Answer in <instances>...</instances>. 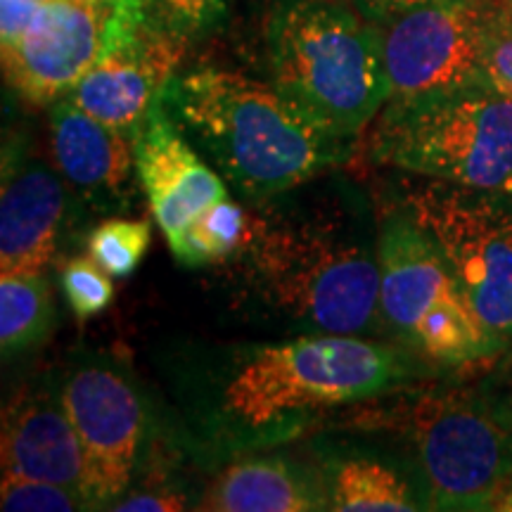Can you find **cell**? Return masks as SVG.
I'll use <instances>...</instances> for the list:
<instances>
[{"label":"cell","instance_id":"1","mask_svg":"<svg viewBox=\"0 0 512 512\" xmlns=\"http://www.w3.org/2000/svg\"><path fill=\"white\" fill-rule=\"evenodd\" d=\"M171 434L207 465L299 439L342 406L375 401L430 375L399 342L287 335L261 342H188L159 363Z\"/></svg>","mask_w":512,"mask_h":512},{"label":"cell","instance_id":"2","mask_svg":"<svg viewBox=\"0 0 512 512\" xmlns=\"http://www.w3.org/2000/svg\"><path fill=\"white\" fill-rule=\"evenodd\" d=\"M380 219L337 171L247 204L245 238L223 261L235 309L290 335L382 337Z\"/></svg>","mask_w":512,"mask_h":512},{"label":"cell","instance_id":"3","mask_svg":"<svg viewBox=\"0 0 512 512\" xmlns=\"http://www.w3.org/2000/svg\"><path fill=\"white\" fill-rule=\"evenodd\" d=\"M159 105L245 204L337 171L358 140L339 136L273 81L228 69L176 72Z\"/></svg>","mask_w":512,"mask_h":512},{"label":"cell","instance_id":"4","mask_svg":"<svg viewBox=\"0 0 512 512\" xmlns=\"http://www.w3.org/2000/svg\"><path fill=\"white\" fill-rule=\"evenodd\" d=\"M268 67L280 91L347 138L361 136L392 95L382 27L337 0H280Z\"/></svg>","mask_w":512,"mask_h":512},{"label":"cell","instance_id":"5","mask_svg":"<svg viewBox=\"0 0 512 512\" xmlns=\"http://www.w3.org/2000/svg\"><path fill=\"white\" fill-rule=\"evenodd\" d=\"M370 159L415 178L512 192V100L486 81L387 100Z\"/></svg>","mask_w":512,"mask_h":512},{"label":"cell","instance_id":"6","mask_svg":"<svg viewBox=\"0 0 512 512\" xmlns=\"http://www.w3.org/2000/svg\"><path fill=\"white\" fill-rule=\"evenodd\" d=\"M380 316L394 342L437 366H470L505 347L479 323L444 252L394 202L380 216Z\"/></svg>","mask_w":512,"mask_h":512},{"label":"cell","instance_id":"7","mask_svg":"<svg viewBox=\"0 0 512 512\" xmlns=\"http://www.w3.org/2000/svg\"><path fill=\"white\" fill-rule=\"evenodd\" d=\"M394 202L437 242L479 323L508 349L512 344V192L418 178L401 183Z\"/></svg>","mask_w":512,"mask_h":512},{"label":"cell","instance_id":"8","mask_svg":"<svg viewBox=\"0 0 512 512\" xmlns=\"http://www.w3.org/2000/svg\"><path fill=\"white\" fill-rule=\"evenodd\" d=\"M406 430L430 510H494L512 477L510 408L479 392L427 394Z\"/></svg>","mask_w":512,"mask_h":512},{"label":"cell","instance_id":"9","mask_svg":"<svg viewBox=\"0 0 512 512\" xmlns=\"http://www.w3.org/2000/svg\"><path fill=\"white\" fill-rule=\"evenodd\" d=\"M62 403L83 451L88 510H112L136 479L150 406L124 361L79 351L57 370Z\"/></svg>","mask_w":512,"mask_h":512},{"label":"cell","instance_id":"10","mask_svg":"<svg viewBox=\"0 0 512 512\" xmlns=\"http://www.w3.org/2000/svg\"><path fill=\"white\" fill-rule=\"evenodd\" d=\"M185 43L157 27L140 0H112L100 53L64 98L105 124L138 131L176 74Z\"/></svg>","mask_w":512,"mask_h":512},{"label":"cell","instance_id":"11","mask_svg":"<svg viewBox=\"0 0 512 512\" xmlns=\"http://www.w3.org/2000/svg\"><path fill=\"white\" fill-rule=\"evenodd\" d=\"M491 0H422L382 24L389 100L484 81L482 48Z\"/></svg>","mask_w":512,"mask_h":512},{"label":"cell","instance_id":"12","mask_svg":"<svg viewBox=\"0 0 512 512\" xmlns=\"http://www.w3.org/2000/svg\"><path fill=\"white\" fill-rule=\"evenodd\" d=\"M112 0H46L29 27L3 48L5 79L24 100L53 105L91 69Z\"/></svg>","mask_w":512,"mask_h":512},{"label":"cell","instance_id":"13","mask_svg":"<svg viewBox=\"0 0 512 512\" xmlns=\"http://www.w3.org/2000/svg\"><path fill=\"white\" fill-rule=\"evenodd\" d=\"M136 136L91 117L72 100L53 102L50 147L81 216H119L133 207L140 188Z\"/></svg>","mask_w":512,"mask_h":512},{"label":"cell","instance_id":"14","mask_svg":"<svg viewBox=\"0 0 512 512\" xmlns=\"http://www.w3.org/2000/svg\"><path fill=\"white\" fill-rule=\"evenodd\" d=\"M69 216H81L57 166L5 145L0 190V273H43L55 259Z\"/></svg>","mask_w":512,"mask_h":512},{"label":"cell","instance_id":"15","mask_svg":"<svg viewBox=\"0 0 512 512\" xmlns=\"http://www.w3.org/2000/svg\"><path fill=\"white\" fill-rule=\"evenodd\" d=\"M136 162L140 190L166 240L230 195L228 183L178 131L159 100L138 128Z\"/></svg>","mask_w":512,"mask_h":512},{"label":"cell","instance_id":"16","mask_svg":"<svg viewBox=\"0 0 512 512\" xmlns=\"http://www.w3.org/2000/svg\"><path fill=\"white\" fill-rule=\"evenodd\" d=\"M3 477L41 479L83 491L81 441L62 403L57 373L27 384L3 411Z\"/></svg>","mask_w":512,"mask_h":512},{"label":"cell","instance_id":"17","mask_svg":"<svg viewBox=\"0 0 512 512\" xmlns=\"http://www.w3.org/2000/svg\"><path fill=\"white\" fill-rule=\"evenodd\" d=\"M318 467L335 512L430 510L413 456L366 441H318Z\"/></svg>","mask_w":512,"mask_h":512},{"label":"cell","instance_id":"18","mask_svg":"<svg viewBox=\"0 0 512 512\" xmlns=\"http://www.w3.org/2000/svg\"><path fill=\"white\" fill-rule=\"evenodd\" d=\"M209 512H311L330 510L320 467L287 453H247L216 472L197 498Z\"/></svg>","mask_w":512,"mask_h":512},{"label":"cell","instance_id":"19","mask_svg":"<svg viewBox=\"0 0 512 512\" xmlns=\"http://www.w3.org/2000/svg\"><path fill=\"white\" fill-rule=\"evenodd\" d=\"M53 287L43 273H0V351L3 361L31 354L55 328Z\"/></svg>","mask_w":512,"mask_h":512},{"label":"cell","instance_id":"20","mask_svg":"<svg viewBox=\"0 0 512 512\" xmlns=\"http://www.w3.org/2000/svg\"><path fill=\"white\" fill-rule=\"evenodd\" d=\"M245 228L247 209L228 195L226 200L216 202L214 207L192 219L181 233L166 240V245L178 264L188 268L214 266L235 254L245 238Z\"/></svg>","mask_w":512,"mask_h":512},{"label":"cell","instance_id":"21","mask_svg":"<svg viewBox=\"0 0 512 512\" xmlns=\"http://www.w3.org/2000/svg\"><path fill=\"white\" fill-rule=\"evenodd\" d=\"M152 240V226L145 219L110 216L88 233V256L112 278H128L143 264Z\"/></svg>","mask_w":512,"mask_h":512},{"label":"cell","instance_id":"22","mask_svg":"<svg viewBox=\"0 0 512 512\" xmlns=\"http://www.w3.org/2000/svg\"><path fill=\"white\" fill-rule=\"evenodd\" d=\"M62 294L79 320L100 316L114 299L112 275L95 264L91 256H76L62 266Z\"/></svg>","mask_w":512,"mask_h":512},{"label":"cell","instance_id":"23","mask_svg":"<svg viewBox=\"0 0 512 512\" xmlns=\"http://www.w3.org/2000/svg\"><path fill=\"white\" fill-rule=\"evenodd\" d=\"M0 510L5 512H76L88 510L81 489L41 479L3 477Z\"/></svg>","mask_w":512,"mask_h":512},{"label":"cell","instance_id":"24","mask_svg":"<svg viewBox=\"0 0 512 512\" xmlns=\"http://www.w3.org/2000/svg\"><path fill=\"white\" fill-rule=\"evenodd\" d=\"M157 27L183 41L207 36L226 17V0H140Z\"/></svg>","mask_w":512,"mask_h":512},{"label":"cell","instance_id":"25","mask_svg":"<svg viewBox=\"0 0 512 512\" xmlns=\"http://www.w3.org/2000/svg\"><path fill=\"white\" fill-rule=\"evenodd\" d=\"M482 74L496 91L512 100V3L491 0L484 29Z\"/></svg>","mask_w":512,"mask_h":512},{"label":"cell","instance_id":"26","mask_svg":"<svg viewBox=\"0 0 512 512\" xmlns=\"http://www.w3.org/2000/svg\"><path fill=\"white\" fill-rule=\"evenodd\" d=\"M188 496L178 494L169 484H150V489H128L112 510L119 512H174L188 510Z\"/></svg>","mask_w":512,"mask_h":512},{"label":"cell","instance_id":"27","mask_svg":"<svg viewBox=\"0 0 512 512\" xmlns=\"http://www.w3.org/2000/svg\"><path fill=\"white\" fill-rule=\"evenodd\" d=\"M46 0H0V43L12 46Z\"/></svg>","mask_w":512,"mask_h":512},{"label":"cell","instance_id":"28","mask_svg":"<svg viewBox=\"0 0 512 512\" xmlns=\"http://www.w3.org/2000/svg\"><path fill=\"white\" fill-rule=\"evenodd\" d=\"M356 10L361 12L368 22L373 24H387L389 19L399 17L401 12L411 10L413 5L422 3V0H354Z\"/></svg>","mask_w":512,"mask_h":512},{"label":"cell","instance_id":"29","mask_svg":"<svg viewBox=\"0 0 512 512\" xmlns=\"http://www.w3.org/2000/svg\"><path fill=\"white\" fill-rule=\"evenodd\" d=\"M494 510L512 512V477H510V482L505 484V489L501 491V496H498V501H496V505H494Z\"/></svg>","mask_w":512,"mask_h":512},{"label":"cell","instance_id":"30","mask_svg":"<svg viewBox=\"0 0 512 512\" xmlns=\"http://www.w3.org/2000/svg\"><path fill=\"white\" fill-rule=\"evenodd\" d=\"M510 3H512V0H510Z\"/></svg>","mask_w":512,"mask_h":512}]
</instances>
